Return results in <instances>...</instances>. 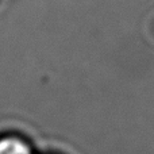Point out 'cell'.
<instances>
[{
	"label": "cell",
	"instance_id": "1",
	"mask_svg": "<svg viewBox=\"0 0 154 154\" xmlns=\"http://www.w3.org/2000/svg\"><path fill=\"white\" fill-rule=\"evenodd\" d=\"M0 154H39L27 137L16 133L0 134Z\"/></svg>",
	"mask_w": 154,
	"mask_h": 154
},
{
	"label": "cell",
	"instance_id": "2",
	"mask_svg": "<svg viewBox=\"0 0 154 154\" xmlns=\"http://www.w3.org/2000/svg\"><path fill=\"white\" fill-rule=\"evenodd\" d=\"M43 154H54V153H43Z\"/></svg>",
	"mask_w": 154,
	"mask_h": 154
}]
</instances>
